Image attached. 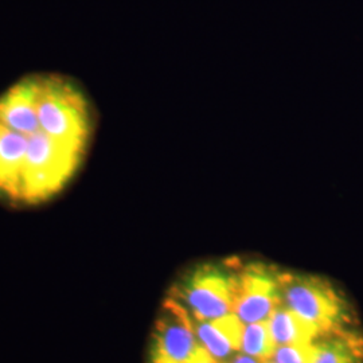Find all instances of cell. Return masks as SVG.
<instances>
[{
    "label": "cell",
    "mask_w": 363,
    "mask_h": 363,
    "mask_svg": "<svg viewBox=\"0 0 363 363\" xmlns=\"http://www.w3.org/2000/svg\"><path fill=\"white\" fill-rule=\"evenodd\" d=\"M229 363H262L257 361V359H255V358H252V357H249L247 354H241V352H238V354H235L233 357V359L230 361Z\"/></svg>",
    "instance_id": "9a60e30c"
},
{
    "label": "cell",
    "mask_w": 363,
    "mask_h": 363,
    "mask_svg": "<svg viewBox=\"0 0 363 363\" xmlns=\"http://www.w3.org/2000/svg\"><path fill=\"white\" fill-rule=\"evenodd\" d=\"M276 347L277 345L273 339L268 320L245 325L241 352L265 363L272 359Z\"/></svg>",
    "instance_id": "7c38bea8"
},
{
    "label": "cell",
    "mask_w": 363,
    "mask_h": 363,
    "mask_svg": "<svg viewBox=\"0 0 363 363\" xmlns=\"http://www.w3.org/2000/svg\"><path fill=\"white\" fill-rule=\"evenodd\" d=\"M28 138L0 124V195L18 201Z\"/></svg>",
    "instance_id": "9c48e42d"
},
{
    "label": "cell",
    "mask_w": 363,
    "mask_h": 363,
    "mask_svg": "<svg viewBox=\"0 0 363 363\" xmlns=\"http://www.w3.org/2000/svg\"><path fill=\"white\" fill-rule=\"evenodd\" d=\"M189 363H220L216 358H213L211 355H210V352H208L203 346H202V349L198 351L196 354H195L194 358L190 361Z\"/></svg>",
    "instance_id": "5bb4252c"
},
{
    "label": "cell",
    "mask_w": 363,
    "mask_h": 363,
    "mask_svg": "<svg viewBox=\"0 0 363 363\" xmlns=\"http://www.w3.org/2000/svg\"><path fill=\"white\" fill-rule=\"evenodd\" d=\"M191 320L199 343L218 362L229 363L241 352L245 323L233 312L211 320Z\"/></svg>",
    "instance_id": "ba28073f"
},
{
    "label": "cell",
    "mask_w": 363,
    "mask_h": 363,
    "mask_svg": "<svg viewBox=\"0 0 363 363\" xmlns=\"http://www.w3.org/2000/svg\"><path fill=\"white\" fill-rule=\"evenodd\" d=\"M313 345L311 363H363V337L350 327L320 335Z\"/></svg>",
    "instance_id": "30bf717a"
},
{
    "label": "cell",
    "mask_w": 363,
    "mask_h": 363,
    "mask_svg": "<svg viewBox=\"0 0 363 363\" xmlns=\"http://www.w3.org/2000/svg\"><path fill=\"white\" fill-rule=\"evenodd\" d=\"M281 303L315 325L320 335L349 328L351 310L337 288L313 274L280 272Z\"/></svg>",
    "instance_id": "277c9868"
},
{
    "label": "cell",
    "mask_w": 363,
    "mask_h": 363,
    "mask_svg": "<svg viewBox=\"0 0 363 363\" xmlns=\"http://www.w3.org/2000/svg\"><path fill=\"white\" fill-rule=\"evenodd\" d=\"M269 328L277 346L310 345L320 337L319 330L283 303L268 318Z\"/></svg>",
    "instance_id": "8fae6325"
},
{
    "label": "cell",
    "mask_w": 363,
    "mask_h": 363,
    "mask_svg": "<svg viewBox=\"0 0 363 363\" xmlns=\"http://www.w3.org/2000/svg\"><path fill=\"white\" fill-rule=\"evenodd\" d=\"M265 363H273V362H265Z\"/></svg>",
    "instance_id": "2e32d148"
},
{
    "label": "cell",
    "mask_w": 363,
    "mask_h": 363,
    "mask_svg": "<svg viewBox=\"0 0 363 363\" xmlns=\"http://www.w3.org/2000/svg\"><path fill=\"white\" fill-rule=\"evenodd\" d=\"M38 118L43 133L88 148L94 113L88 96L74 81L60 74H39Z\"/></svg>",
    "instance_id": "6da1fadb"
},
{
    "label": "cell",
    "mask_w": 363,
    "mask_h": 363,
    "mask_svg": "<svg viewBox=\"0 0 363 363\" xmlns=\"http://www.w3.org/2000/svg\"><path fill=\"white\" fill-rule=\"evenodd\" d=\"M280 304V271L262 262L238 264L233 313L249 325L268 320Z\"/></svg>",
    "instance_id": "5b68a950"
},
{
    "label": "cell",
    "mask_w": 363,
    "mask_h": 363,
    "mask_svg": "<svg viewBox=\"0 0 363 363\" xmlns=\"http://www.w3.org/2000/svg\"><path fill=\"white\" fill-rule=\"evenodd\" d=\"M39 74L22 78L0 96V124L31 136L40 130L38 118Z\"/></svg>",
    "instance_id": "52a82bcc"
},
{
    "label": "cell",
    "mask_w": 363,
    "mask_h": 363,
    "mask_svg": "<svg viewBox=\"0 0 363 363\" xmlns=\"http://www.w3.org/2000/svg\"><path fill=\"white\" fill-rule=\"evenodd\" d=\"M86 148L39 130L28 138L18 202L38 203L58 194L76 175Z\"/></svg>",
    "instance_id": "7a4b0ae2"
},
{
    "label": "cell",
    "mask_w": 363,
    "mask_h": 363,
    "mask_svg": "<svg viewBox=\"0 0 363 363\" xmlns=\"http://www.w3.org/2000/svg\"><path fill=\"white\" fill-rule=\"evenodd\" d=\"M201 349L190 315L167 298L152 334L150 363H189Z\"/></svg>",
    "instance_id": "8992f818"
},
{
    "label": "cell",
    "mask_w": 363,
    "mask_h": 363,
    "mask_svg": "<svg viewBox=\"0 0 363 363\" xmlns=\"http://www.w3.org/2000/svg\"><path fill=\"white\" fill-rule=\"evenodd\" d=\"M315 343V342H313ZM292 345V346H277L273 354V363H311L313 358L315 345Z\"/></svg>",
    "instance_id": "4fadbf2b"
},
{
    "label": "cell",
    "mask_w": 363,
    "mask_h": 363,
    "mask_svg": "<svg viewBox=\"0 0 363 363\" xmlns=\"http://www.w3.org/2000/svg\"><path fill=\"white\" fill-rule=\"evenodd\" d=\"M238 261L203 264L186 273L171 296L195 320H211L232 313Z\"/></svg>",
    "instance_id": "3957f363"
}]
</instances>
